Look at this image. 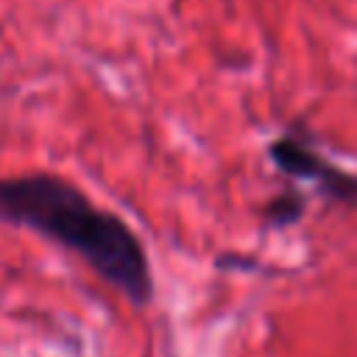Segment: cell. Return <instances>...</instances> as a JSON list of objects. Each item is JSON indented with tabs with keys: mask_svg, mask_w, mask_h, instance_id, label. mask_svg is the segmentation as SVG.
Here are the masks:
<instances>
[{
	"mask_svg": "<svg viewBox=\"0 0 357 357\" xmlns=\"http://www.w3.org/2000/svg\"><path fill=\"white\" fill-rule=\"evenodd\" d=\"M0 220L33 229L78 254L131 304H148L153 276L139 237L114 212L92 204L75 184L50 173L0 178Z\"/></svg>",
	"mask_w": 357,
	"mask_h": 357,
	"instance_id": "obj_1",
	"label": "cell"
},
{
	"mask_svg": "<svg viewBox=\"0 0 357 357\" xmlns=\"http://www.w3.org/2000/svg\"><path fill=\"white\" fill-rule=\"evenodd\" d=\"M273 165L287 173L296 176L301 181H312L318 184V190L340 204H357V176L340 170L337 165L326 162L321 153L310 151L307 145H301L293 137H282L276 142H271L268 148Z\"/></svg>",
	"mask_w": 357,
	"mask_h": 357,
	"instance_id": "obj_2",
	"label": "cell"
},
{
	"mask_svg": "<svg viewBox=\"0 0 357 357\" xmlns=\"http://www.w3.org/2000/svg\"><path fill=\"white\" fill-rule=\"evenodd\" d=\"M304 212V198L298 192H284V195H276L268 206H265V218L271 226H290L301 218Z\"/></svg>",
	"mask_w": 357,
	"mask_h": 357,
	"instance_id": "obj_3",
	"label": "cell"
}]
</instances>
